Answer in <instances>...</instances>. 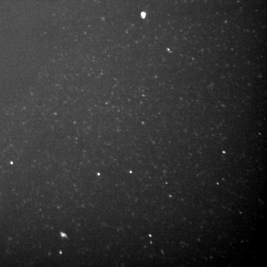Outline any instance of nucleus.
<instances>
[{"label": "nucleus", "instance_id": "nucleus-1", "mask_svg": "<svg viewBox=\"0 0 267 267\" xmlns=\"http://www.w3.org/2000/svg\"><path fill=\"white\" fill-rule=\"evenodd\" d=\"M141 15L143 16V17H144V16L145 15V14L144 13H142L141 14Z\"/></svg>", "mask_w": 267, "mask_h": 267}]
</instances>
